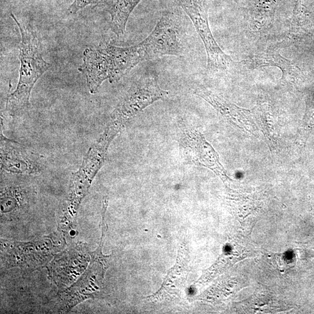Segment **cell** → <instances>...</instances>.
Returning a JSON list of instances; mask_svg holds the SVG:
<instances>
[{
    "instance_id": "8992f818",
    "label": "cell",
    "mask_w": 314,
    "mask_h": 314,
    "mask_svg": "<svg viewBox=\"0 0 314 314\" xmlns=\"http://www.w3.org/2000/svg\"><path fill=\"white\" fill-rule=\"evenodd\" d=\"M243 62L250 69L267 67L278 68L282 72L284 80L293 78L298 74V69L291 62L275 53L264 52L255 54Z\"/></svg>"
},
{
    "instance_id": "6da1fadb",
    "label": "cell",
    "mask_w": 314,
    "mask_h": 314,
    "mask_svg": "<svg viewBox=\"0 0 314 314\" xmlns=\"http://www.w3.org/2000/svg\"><path fill=\"white\" fill-rule=\"evenodd\" d=\"M145 60L139 45L120 47L107 43L87 48L79 72L85 75L91 93L97 92L105 80L118 81L135 66Z\"/></svg>"
},
{
    "instance_id": "52a82bcc",
    "label": "cell",
    "mask_w": 314,
    "mask_h": 314,
    "mask_svg": "<svg viewBox=\"0 0 314 314\" xmlns=\"http://www.w3.org/2000/svg\"><path fill=\"white\" fill-rule=\"evenodd\" d=\"M142 0H107L105 10L110 15V28L119 36L125 34L127 21L131 13Z\"/></svg>"
},
{
    "instance_id": "ba28073f",
    "label": "cell",
    "mask_w": 314,
    "mask_h": 314,
    "mask_svg": "<svg viewBox=\"0 0 314 314\" xmlns=\"http://www.w3.org/2000/svg\"><path fill=\"white\" fill-rule=\"evenodd\" d=\"M107 0H74V3L69 7L68 13L71 14H74L78 13L79 11L85 8L89 5H97L98 4L104 3Z\"/></svg>"
},
{
    "instance_id": "277c9868",
    "label": "cell",
    "mask_w": 314,
    "mask_h": 314,
    "mask_svg": "<svg viewBox=\"0 0 314 314\" xmlns=\"http://www.w3.org/2000/svg\"><path fill=\"white\" fill-rule=\"evenodd\" d=\"M168 96L169 92L160 87L158 73L148 70L131 86L113 113V117L123 125L148 105Z\"/></svg>"
},
{
    "instance_id": "7a4b0ae2",
    "label": "cell",
    "mask_w": 314,
    "mask_h": 314,
    "mask_svg": "<svg viewBox=\"0 0 314 314\" xmlns=\"http://www.w3.org/2000/svg\"><path fill=\"white\" fill-rule=\"evenodd\" d=\"M11 17L18 25L22 38L19 82L16 90L7 98L6 105L9 114L16 115L28 107L35 83L49 70L51 65L43 59L40 41L35 32L20 23L13 13H11Z\"/></svg>"
},
{
    "instance_id": "3957f363",
    "label": "cell",
    "mask_w": 314,
    "mask_h": 314,
    "mask_svg": "<svg viewBox=\"0 0 314 314\" xmlns=\"http://www.w3.org/2000/svg\"><path fill=\"white\" fill-rule=\"evenodd\" d=\"M191 20L197 34L202 39L207 56L209 72H225L233 63L231 57L219 46L212 34L209 21V6L207 0H176Z\"/></svg>"
},
{
    "instance_id": "5b68a950",
    "label": "cell",
    "mask_w": 314,
    "mask_h": 314,
    "mask_svg": "<svg viewBox=\"0 0 314 314\" xmlns=\"http://www.w3.org/2000/svg\"><path fill=\"white\" fill-rule=\"evenodd\" d=\"M138 45L145 60L164 56L180 57L186 51L180 23L171 13L164 14L151 34Z\"/></svg>"
}]
</instances>
